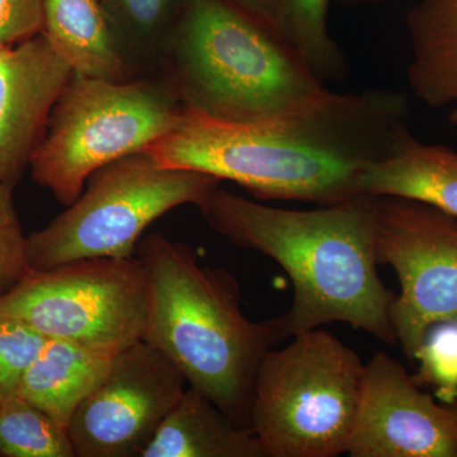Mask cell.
Instances as JSON below:
<instances>
[{"label": "cell", "mask_w": 457, "mask_h": 457, "mask_svg": "<svg viewBox=\"0 0 457 457\" xmlns=\"http://www.w3.org/2000/svg\"><path fill=\"white\" fill-rule=\"evenodd\" d=\"M402 93L328 92L294 112L225 121L182 107L173 129L147 149L159 164L231 180L258 200L328 206L363 196L370 165L413 137Z\"/></svg>", "instance_id": "cell-1"}, {"label": "cell", "mask_w": 457, "mask_h": 457, "mask_svg": "<svg viewBox=\"0 0 457 457\" xmlns=\"http://www.w3.org/2000/svg\"><path fill=\"white\" fill-rule=\"evenodd\" d=\"M198 209L216 233L267 255L287 273L293 303L275 318L282 338L341 321L396 345L394 295L378 272L376 197L303 212L266 206L219 187Z\"/></svg>", "instance_id": "cell-2"}, {"label": "cell", "mask_w": 457, "mask_h": 457, "mask_svg": "<svg viewBox=\"0 0 457 457\" xmlns=\"http://www.w3.org/2000/svg\"><path fill=\"white\" fill-rule=\"evenodd\" d=\"M149 278L143 341L163 352L237 427L251 431L252 396L264 354L282 341L275 319L252 321L240 287L224 269L201 266L196 252L162 234L141 240Z\"/></svg>", "instance_id": "cell-3"}, {"label": "cell", "mask_w": 457, "mask_h": 457, "mask_svg": "<svg viewBox=\"0 0 457 457\" xmlns=\"http://www.w3.org/2000/svg\"><path fill=\"white\" fill-rule=\"evenodd\" d=\"M161 51L182 106L213 119L262 121L329 92L278 29L228 0H187Z\"/></svg>", "instance_id": "cell-4"}, {"label": "cell", "mask_w": 457, "mask_h": 457, "mask_svg": "<svg viewBox=\"0 0 457 457\" xmlns=\"http://www.w3.org/2000/svg\"><path fill=\"white\" fill-rule=\"evenodd\" d=\"M365 365L326 330L294 336L264 354L252 396L251 432L264 457H336L347 453Z\"/></svg>", "instance_id": "cell-5"}, {"label": "cell", "mask_w": 457, "mask_h": 457, "mask_svg": "<svg viewBox=\"0 0 457 457\" xmlns=\"http://www.w3.org/2000/svg\"><path fill=\"white\" fill-rule=\"evenodd\" d=\"M182 107L165 80L113 82L74 74L33 153L32 179L69 206L95 171L164 137Z\"/></svg>", "instance_id": "cell-6"}, {"label": "cell", "mask_w": 457, "mask_h": 457, "mask_svg": "<svg viewBox=\"0 0 457 457\" xmlns=\"http://www.w3.org/2000/svg\"><path fill=\"white\" fill-rule=\"evenodd\" d=\"M220 183L203 171L164 167L147 150L117 159L95 171L47 227L27 237L29 269L132 257L152 222L183 204L200 206Z\"/></svg>", "instance_id": "cell-7"}, {"label": "cell", "mask_w": 457, "mask_h": 457, "mask_svg": "<svg viewBox=\"0 0 457 457\" xmlns=\"http://www.w3.org/2000/svg\"><path fill=\"white\" fill-rule=\"evenodd\" d=\"M149 303V278L139 257L89 258L29 269L0 297V318L113 357L143 341Z\"/></svg>", "instance_id": "cell-8"}, {"label": "cell", "mask_w": 457, "mask_h": 457, "mask_svg": "<svg viewBox=\"0 0 457 457\" xmlns=\"http://www.w3.org/2000/svg\"><path fill=\"white\" fill-rule=\"evenodd\" d=\"M375 249L398 276L390 320L414 361L429 328L457 317V218L420 201L376 197Z\"/></svg>", "instance_id": "cell-9"}, {"label": "cell", "mask_w": 457, "mask_h": 457, "mask_svg": "<svg viewBox=\"0 0 457 457\" xmlns=\"http://www.w3.org/2000/svg\"><path fill=\"white\" fill-rule=\"evenodd\" d=\"M187 385L145 341L120 352L69 423L75 457H143Z\"/></svg>", "instance_id": "cell-10"}, {"label": "cell", "mask_w": 457, "mask_h": 457, "mask_svg": "<svg viewBox=\"0 0 457 457\" xmlns=\"http://www.w3.org/2000/svg\"><path fill=\"white\" fill-rule=\"evenodd\" d=\"M351 457H457V416L422 392L398 360L378 352L365 365Z\"/></svg>", "instance_id": "cell-11"}, {"label": "cell", "mask_w": 457, "mask_h": 457, "mask_svg": "<svg viewBox=\"0 0 457 457\" xmlns=\"http://www.w3.org/2000/svg\"><path fill=\"white\" fill-rule=\"evenodd\" d=\"M44 33L0 50V182L17 185L73 78Z\"/></svg>", "instance_id": "cell-12"}, {"label": "cell", "mask_w": 457, "mask_h": 457, "mask_svg": "<svg viewBox=\"0 0 457 457\" xmlns=\"http://www.w3.org/2000/svg\"><path fill=\"white\" fill-rule=\"evenodd\" d=\"M44 33L75 75L125 82L129 62L101 0H44Z\"/></svg>", "instance_id": "cell-13"}, {"label": "cell", "mask_w": 457, "mask_h": 457, "mask_svg": "<svg viewBox=\"0 0 457 457\" xmlns=\"http://www.w3.org/2000/svg\"><path fill=\"white\" fill-rule=\"evenodd\" d=\"M143 457H264L257 438L203 393L187 387Z\"/></svg>", "instance_id": "cell-14"}, {"label": "cell", "mask_w": 457, "mask_h": 457, "mask_svg": "<svg viewBox=\"0 0 457 457\" xmlns=\"http://www.w3.org/2000/svg\"><path fill=\"white\" fill-rule=\"evenodd\" d=\"M360 187L363 196L409 198L457 218V153L411 137L389 158L370 165Z\"/></svg>", "instance_id": "cell-15"}, {"label": "cell", "mask_w": 457, "mask_h": 457, "mask_svg": "<svg viewBox=\"0 0 457 457\" xmlns=\"http://www.w3.org/2000/svg\"><path fill=\"white\" fill-rule=\"evenodd\" d=\"M113 357L77 343L47 339L16 393L68 428L74 411L107 374Z\"/></svg>", "instance_id": "cell-16"}, {"label": "cell", "mask_w": 457, "mask_h": 457, "mask_svg": "<svg viewBox=\"0 0 457 457\" xmlns=\"http://www.w3.org/2000/svg\"><path fill=\"white\" fill-rule=\"evenodd\" d=\"M411 89L428 106L457 102V0H420L407 17Z\"/></svg>", "instance_id": "cell-17"}, {"label": "cell", "mask_w": 457, "mask_h": 457, "mask_svg": "<svg viewBox=\"0 0 457 457\" xmlns=\"http://www.w3.org/2000/svg\"><path fill=\"white\" fill-rule=\"evenodd\" d=\"M330 0H279L276 27L321 82L347 77L345 54L328 29Z\"/></svg>", "instance_id": "cell-18"}, {"label": "cell", "mask_w": 457, "mask_h": 457, "mask_svg": "<svg viewBox=\"0 0 457 457\" xmlns=\"http://www.w3.org/2000/svg\"><path fill=\"white\" fill-rule=\"evenodd\" d=\"M0 457H75L68 428L20 394L0 402Z\"/></svg>", "instance_id": "cell-19"}, {"label": "cell", "mask_w": 457, "mask_h": 457, "mask_svg": "<svg viewBox=\"0 0 457 457\" xmlns=\"http://www.w3.org/2000/svg\"><path fill=\"white\" fill-rule=\"evenodd\" d=\"M170 0H104L102 7L125 56L150 55L163 47Z\"/></svg>", "instance_id": "cell-20"}, {"label": "cell", "mask_w": 457, "mask_h": 457, "mask_svg": "<svg viewBox=\"0 0 457 457\" xmlns=\"http://www.w3.org/2000/svg\"><path fill=\"white\" fill-rule=\"evenodd\" d=\"M414 360L420 363L416 383L428 385L442 404L457 398V317L429 328Z\"/></svg>", "instance_id": "cell-21"}, {"label": "cell", "mask_w": 457, "mask_h": 457, "mask_svg": "<svg viewBox=\"0 0 457 457\" xmlns=\"http://www.w3.org/2000/svg\"><path fill=\"white\" fill-rule=\"evenodd\" d=\"M14 185L0 182V297L11 293L29 270L27 237L13 201Z\"/></svg>", "instance_id": "cell-22"}, {"label": "cell", "mask_w": 457, "mask_h": 457, "mask_svg": "<svg viewBox=\"0 0 457 457\" xmlns=\"http://www.w3.org/2000/svg\"><path fill=\"white\" fill-rule=\"evenodd\" d=\"M47 339L31 327L0 318V386L16 393L27 368L31 365Z\"/></svg>", "instance_id": "cell-23"}, {"label": "cell", "mask_w": 457, "mask_h": 457, "mask_svg": "<svg viewBox=\"0 0 457 457\" xmlns=\"http://www.w3.org/2000/svg\"><path fill=\"white\" fill-rule=\"evenodd\" d=\"M44 0H0V50L44 31Z\"/></svg>", "instance_id": "cell-24"}, {"label": "cell", "mask_w": 457, "mask_h": 457, "mask_svg": "<svg viewBox=\"0 0 457 457\" xmlns=\"http://www.w3.org/2000/svg\"><path fill=\"white\" fill-rule=\"evenodd\" d=\"M228 2L233 3L237 7L245 9L248 13L278 29L276 20H278L279 0H228Z\"/></svg>", "instance_id": "cell-25"}, {"label": "cell", "mask_w": 457, "mask_h": 457, "mask_svg": "<svg viewBox=\"0 0 457 457\" xmlns=\"http://www.w3.org/2000/svg\"><path fill=\"white\" fill-rule=\"evenodd\" d=\"M342 2L350 5H369L378 4V3L385 2V0H342Z\"/></svg>", "instance_id": "cell-26"}, {"label": "cell", "mask_w": 457, "mask_h": 457, "mask_svg": "<svg viewBox=\"0 0 457 457\" xmlns=\"http://www.w3.org/2000/svg\"><path fill=\"white\" fill-rule=\"evenodd\" d=\"M450 122L457 128V102L456 104H453V111H451Z\"/></svg>", "instance_id": "cell-27"}, {"label": "cell", "mask_w": 457, "mask_h": 457, "mask_svg": "<svg viewBox=\"0 0 457 457\" xmlns=\"http://www.w3.org/2000/svg\"><path fill=\"white\" fill-rule=\"evenodd\" d=\"M9 394L8 392H5L4 389H3L2 386H0V402H2V399L4 398L5 395Z\"/></svg>", "instance_id": "cell-28"}, {"label": "cell", "mask_w": 457, "mask_h": 457, "mask_svg": "<svg viewBox=\"0 0 457 457\" xmlns=\"http://www.w3.org/2000/svg\"><path fill=\"white\" fill-rule=\"evenodd\" d=\"M450 407L453 409V411H455L457 416V398L455 399V402L453 403V404H450Z\"/></svg>", "instance_id": "cell-29"}]
</instances>
